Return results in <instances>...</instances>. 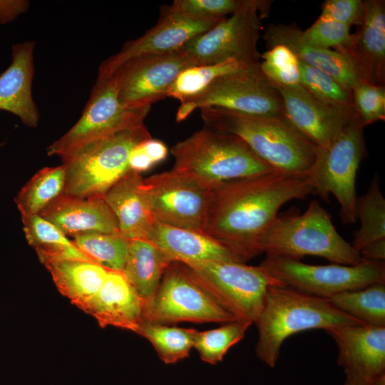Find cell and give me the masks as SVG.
Masks as SVG:
<instances>
[{"mask_svg":"<svg viewBox=\"0 0 385 385\" xmlns=\"http://www.w3.org/2000/svg\"><path fill=\"white\" fill-rule=\"evenodd\" d=\"M310 193L306 177L276 171L220 183L212 190L203 233L245 263L262 253L261 240L279 208Z\"/></svg>","mask_w":385,"mask_h":385,"instance_id":"obj_1","label":"cell"},{"mask_svg":"<svg viewBox=\"0 0 385 385\" xmlns=\"http://www.w3.org/2000/svg\"><path fill=\"white\" fill-rule=\"evenodd\" d=\"M356 216L361 225L353 235L351 245L359 252L374 241L385 239V199L376 174L366 192L356 197Z\"/></svg>","mask_w":385,"mask_h":385,"instance_id":"obj_31","label":"cell"},{"mask_svg":"<svg viewBox=\"0 0 385 385\" xmlns=\"http://www.w3.org/2000/svg\"><path fill=\"white\" fill-rule=\"evenodd\" d=\"M172 170L211 186L274 170L240 137L207 127L170 149Z\"/></svg>","mask_w":385,"mask_h":385,"instance_id":"obj_4","label":"cell"},{"mask_svg":"<svg viewBox=\"0 0 385 385\" xmlns=\"http://www.w3.org/2000/svg\"><path fill=\"white\" fill-rule=\"evenodd\" d=\"M73 241L91 262L110 270L123 271L128 252V240L119 232L81 234L73 237Z\"/></svg>","mask_w":385,"mask_h":385,"instance_id":"obj_33","label":"cell"},{"mask_svg":"<svg viewBox=\"0 0 385 385\" xmlns=\"http://www.w3.org/2000/svg\"><path fill=\"white\" fill-rule=\"evenodd\" d=\"M359 252L361 256L366 260L384 262L385 239H381L368 244Z\"/></svg>","mask_w":385,"mask_h":385,"instance_id":"obj_44","label":"cell"},{"mask_svg":"<svg viewBox=\"0 0 385 385\" xmlns=\"http://www.w3.org/2000/svg\"><path fill=\"white\" fill-rule=\"evenodd\" d=\"M197 329L143 322L137 334L148 339L160 359L166 364L188 357L193 348Z\"/></svg>","mask_w":385,"mask_h":385,"instance_id":"obj_32","label":"cell"},{"mask_svg":"<svg viewBox=\"0 0 385 385\" xmlns=\"http://www.w3.org/2000/svg\"><path fill=\"white\" fill-rule=\"evenodd\" d=\"M65 170L61 164L36 172L14 198L21 217L40 213L63 192Z\"/></svg>","mask_w":385,"mask_h":385,"instance_id":"obj_29","label":"cell"},{"mask_svg":"<svg viewBox=\"0 0 385 385\" xmlns=\"http://www.w3.org/2000/svg\"><path fill=\"white\" fill-rule=\"evenodd\" d=\"M212 107L252 116L284 117L280 94L263 73L260 62L217 78L202 91L180 103L175 120L181 122L197 108Z\"/></svg>","mask_w":385,"mask_h":385,"instance_id":"obj_8","label":"cell"},{"mask_svg":"<svg viewBox=\"0 0 385 385\" xmlns=\"http://www.w3.org/2000/svg\"><path fill=\"white\" fill-rule=\"evenodd\" d=\"M285 286L327 299L345 291L385 283V262L365 260L357 265H315L267 255L260 265Z\"/></svg>","mask_w":385,"mask_h":385,"instance_id":"obj_12","label":"cell"},{"mask_svg":"<svg viewBox=\"0 0 385 385\" xmlns=\"http://www.w3.org/2000/svg\"><path fill=\"white\" fill-rule=\"evenodd\" d=\"M39 215L67 236L119 232L115 217L103 197H81L62 193Z\"/></svg>","mask_w":385,"mask_h":385,"instance_id":"obj_23","label":"cell"},{"mask_svg":"<svg viewBox=\"0 0 385 385\" xmlns=\"http://www.w3.org/2000/svg\"><path fill=\"white\" fill-rule=\"evenodd\" d=\"M204 126L240 137L274 171L306 177L317 146L285 118L257 117L219 108H201Z\"/></svg>","mask_w":385,"mask_h":385,"instance_id":"obj_2","label":"cell"},{"mask_svg":"<svg viewBox=\"0 0 385 385\" xmlns=\"http://www.w3.org/2000/svg\"><path fill=\"white\" fill-rule=\"evenodd\" d=\"M196 66L181 48L132 58L111 75L121 104L130 109L151 107L167 97L168 90L183 70Z\"/></svg>","mask_w":385,"mask_h":385,"instance_id":"obj_15","label":"cell"},{"mask_svg":"<svg viewBox=\"0 0 385 385\" xmlns=\"http://www.w3.org/2000/svg\"><path fill=\"white\" fill-rule=\"evenodd\" d=\"M147 240L172 262L185 265L208 261L241 262L226 247L206 234L168 225L155 220Z\"/></svg>","mask_w":385,"mask_h":385,"instance_id":"obj_25","label":"cell"},{"mask_svg":"<svg viewBox=\"0 0 385 385\" xmlns=\"http://www.w3.org/2000/svg\"><path fill=\"white\" fill-rule=\"evenodd\" d=\"M364 13L351 43L338 52L346 56L363 81L384 86L385 1H364Z\"/></svg>","mask_w":385,"mask_h":385,"instance_id":"obj_19","label":"cell"},{"mask_svg":"<svg viewBox=\"0 0 385 385\" xmlns=\"http://www.w3.org/2000/svg\"><path fill=\"white\" fill-rule=\"evenodd\" d=\"M150 109L124 107L119 101L114 78L98 77L80 118L47 148V155L61 157L87 143L139 125Z\"/></svg>","mask_w":385,"mask_h":385,"instance_id":"obj_13","label":"cell"},{"mask_svg":"<svg viewBox=\"0 0 385 385\" xmlns=\"http://www.w3.org/2000/svg\"><path fill=\"white\" fill-rule=\"evenodd\" d=\"M235 320L237 319L215 299L188 265L173 262L146 304L143 322L172 325L183 322L225 324Z\"/></svg>","mask_w":385,"mask_h":385,"instance_id":"obj_9","label":"cell"},{"mask_svg":"<svg viewBox=\"0 0 385 385\" xmlns=\"http://www.w3.org/2000/svg\"><path fill=\"white\" fill-rule=\"evenodd\" d=\"M151 135L144 123L87 143L60 157L65 170L63 194L103 197L129 170L133 148Z\"/></svg>","mask_w":385,"mask_h":385,"instance_id":"obj_6","label":"cell"},{"mask_svg":"<svg viewBox=\"0 0 385 385\" xmlns=\"http://www.w3.org/2000/svg\"><path fill=\"white\" fill-rule=\"evenodd\" d=\"M21 220L26 239L43 265L65 260L91 261L73 240L41 215L21 217Z\"/></svg>","mask_w":385,"mask_h":385,"instance_id":"obj_28","label":"cell"},{"mask_svg":"<svg viewBox=\"0 0 385 385\" xmlns=\"http://www.w3.org/2000/svg\"><path fill=\"white\" fill-rule=\"evenodd\" d=\"M364 1L327 0L322 5L319 19L339 22L349 27L359 26L364 13Z\"/></svg>","mask_w":385,"mask_h":385,"instance_id":"obj_41","label":"cell"},{"mask_svg":"<svg viewBox=\"0 0 385 385\" xmlns=\"http://www.w3.org/2000/svg\"><path fill=\"white\" fill-rule=\"evenodd\" d=\"M344 385H352L349 381H346Z\"/></svg>","mask_w":385,"mask_h":385,"instance_id":"obj_46","label":"cell"},{"mask_svg":"<svg viewBox=\"0 0 385 385\" xmlns=\"http://www.w3.org/2000/svg\"><path fill=\"white\" fill-rule=\"evenodd\" d=\"M188 265L215 299L237 320L255 323L267 289L285 286L261 266L234 261H208Z\"/></svg>","mask_w":385,"mask_h":385,"instance_id":"obj_11","label":"cell"},{"mask_svg":"<svg viewBox=\"0 0 385 385\" xmlns=\"http://www.w3.org/2000/svg\"><path fill=\"white\" fill-rule=\"evenodd\" d=\"M255 323L259 334L256 355L270 367L275 366L284 340L294 334L364 324L338 309L324 298L287 286L268 288Z\"/></svg>","mask_w":385,"mask_h":385,"instance_id":"obj_3","label":"cell"},{"mask_svg":"<svg viewBox=\"0 0 385 385\" xmlns=\"http://www.w3.org/2000/svg\"><path fill=\"white\" fill-rule=\"evenodd\" d=\"M220 21L191 18L173 9L170 6L165 7L153 27L142 36L126 42L118 53L101 63L98 77L110 76L119 66L132 58L179 50L191 38L206 32Z\"/></svg>","mask_w":385,"mask_h":385,"instance_id":"obj_17","label":"cell"},{"mask_svg":"<svg viewBox=\"0 0 385 385\" xmlns=\"http://www.w3.org/2000/svg\"><path fill=\"white\" fill-rule=\"evenodd\" d=\"M260 250L267 255L296 260L317 256L344 265L366 260L339 234L329 212L316 200L302 214L278 213L262 237Z\"/></svg>","mask_w":385,"mask_h":385,"instance_id":"obj_5","label":"cell"},{"mask_svg":"<svg viewBox=\"0 0 385 385\" xmlns=\"http://www.w3.org/2000/svg\"><path fill=\"white\" fill-rule=\"evenodd\" d=\"M300 85L312 96L329 105L355 110L352 93L328 73L299 60Z\"/></svg>","mask_w":385,"mask_h":385,"instance_id":"obj_36","label":"cell"},{"mask_svg":"<svg viewBox=\"0 0 385 385\" xmlns=\"http://www.w3.org/2000/svg\"><path fill=\"white\" fill-rule=\"evenodd\" d=\"M154 219L203 232L211 186L170 170L143 179Z\"/></svg>","mask_w":385,"mask_h":385,"instance_id":"obj_14","label":"cell"},{"mask_svg":"<svg viewBox=\"0 0 385 385\" xmlns=\"http://www.w3.org/2000/svg\"><path fill=\"white\" fill-rule=\"evenodd\" d=\"M29 5L26 0H0V24L14 21L28 11Z\"/></svg>","mask_w":385,"mask_h":385,"instance_id":"obj_42","label":"cell"},{"mask_svg":"<svg viewBox=\"0 0 385 385\" xmlns=\"http://www.w3.org/2000/svg\"><path fill=\"white\" fill-rule=\"evenodd\" d=\"M355 110L365 126L385 118V87L365 81L351 91Z\"/></svg>","mask_w":385,"mask_h":385,"instance_id":"obj_38","label":"cell"},{"mask_svg":"<svg viewBox=\"0 0 385 385\" xmlns=\"http://www.w3.org/2000/svg\"><path fill=\"white\" fill-rule=\"evenodd\" d=\"M364 128L358 115L330 142L317 146L315 160L306 175L313 193L324 201H328L331 194L335 197L345 224L356 221L355 183L366 153Z\"/></svg>","mask_w":385,"mask_h":385,"instance_id":"obj_7","label":"cell"},{"mask_svg":"<svg viewBox=\"0 0 385 385\" xmlns=\"http://www.w3.org/2000/svg\"><path fill=\"white\" fill-rule=\"evenodd\" d=\"M260 68L273 84L292 86L300 84L299 59L287 46L274 45L260 55Z\"/></svg>","mask_w":385,"mask_h":385,"instance_id":"obj_37","label":"cell"},{"mask_svg":"<svg viewBox=\"0 0 385 385\" xmlns=\"http://www.w3.org/2000/svg\"><path fill=\"white\" fill-rule=\"evenodd\" d=\"M144 141L133 148L128 161L129 170L140 174L148 170L155 165L144 145Z\"/></svg>","mask_w":385,"mask_h":385,"instance_id":"obj_43","label":"cell"},{"mask_svg":"<svg viewBox=\"0 0 385 385\" xmlns=\"http://www.w3.org/2000/svg\"><path fill=\"white\" fill-rule=\"evenodd\" d=\"M326 299L366 324L385 327V283L345 291Z\"/></svg>","mask_w":385,"mask_h":385,"instance_id":"obj_30","label":"cell"},{"mask_svg":"<svg viewBox=\"0 0 385 385\" xmlns=\"http://www.w3.org/2000/svg\"><path fill=\"white\" fill-rule=\"evenodd\" d=\"M59 292L83 311L102 286L108 269L93 262L65 260L44 265Z\"/></svg>","mask_w":385,"mask_h":385,"instance_id":"obj_26","label":"cell"},{"mask_svg":"<svg viewBox=\"0 0 385 385\" xmlns=\"http://www.w3.org/2000/svg\"><path fill=\"white\" fill-rule=\"evenodd\" d=\"M35 43L12 46L11 63L0 75V110L16 115L29 128L37 127L39 111L32 95Z\"/></svg>","mask_w":385,"mask_h":385,"instance_id":"obj_21","label":"cell"},{"mask_svg":"<svg viewBox=\"0 0 385 385\" xmlns=\"http://www.w3.org/2000/svg\"><path fill=\"white\" fill-rule=\"evenodd\" d=\"M303 38L309 43L339 51L351 42L350 27L330 20L318 19L307 30L302 31Z\"/></svg>","mask_w":385,"mask_h":385,"instance_id":"obj_39","label":"cell"},{"mask_svg":"<svg viewBox=\"0 0 385 385\" xmlns=\"http://www.w3.org/2000/svg\"><path fill=\"white\" fill-rule=\"evenodd\" d=\"M272 85L282 98L284 118L317 146L330 142L358 116L354 110L337 108L317 99L300 84Z\"/></svg>","mask_w":385,"mask_h":385,"instance_id":"obj_18","label":"cell"},{"mask_svg":"<svg viewBox=\"0 0 385 385\" xmlns=\"http://www.w3.org/2000/svg\"><path fill=\"white\" fill-rule=\"evenodd\" d=\"M302 31L296 25L271 24L263 38L269 48L277 44L288 47L299 61L328 73L349 91L363 81L346 56L307 43Z\"/></svg>","mask_w":385,"mask_h":385,"instance_id":"obj_22","label":"cell"},{"mask_svg":"<svg viewBox=\"0 0 385 385\" xmlns=\"http://www.w3.org/2000/svg\"><path fill=\"white\" fill-rule=\"evenodd\" d=\"M146 303L122 272L108 270L106 279L85 312L103 327L138 332L144 321Z\"/></svg>","mask_w":385,"mask_h":385,"instance_id":"obj_20","label":"cell"},{"mask_svg":"<svg viewBox=\"0 0 385 385\" xmlns=\"http://www.w3.org/2000/svg\"><path fill=\"white\" fill-rule=\"evenodd\" d=\"M251 324L252 323L247 321L235 320L215 329L201 332L197 330L193 348L203 361L217 364L232 346L243 339Z\"/></svg>","mask_w":385,"mask_h":385,"instance_id":"obj_35","label":"cell"},{"mask_svg":"<svg viewBox=\"0 0 385 385\" xmlns=\"http://www.w3.org/2000/svg\"><path fill=\"white\" fill-rule=\"evenodd\" d=\"M140 173L128 171L103 197L117 220L120 233L127 240H147L155 219Z\"/></svg>","mask_w":385,"mask_h":385,"instance_id":"obj_24","label":"cell"},{"mask_svg":"<svg viewBox=\"0 0 385 385\" xmlns=\"http://www.w3.org/2000/svg\"><path fill=\"white\" fill-rule=\"evenodd\" d=\"M144 145L155 165L166 158L168 150L162 141L151 137L144 141Z\"/></svg>","mask_w":385,"mask_h":385,"instance_id":"obj_45","label":"cell"},{"mask_svg":"<svg viewBox=\"0 0 385 385\" xmlns=\"http://www.w3.org/2000/svg\"><path fill=\"white\" fill-rule=\"evenodd\" d=\"M171 262L149 240H129L127 259L122 273L147 304L154 297L163 274Z\"/></svg>","mask_w":385,"mask_h":385,"instance_id":"obj_27","label":"cell"},{"mask_svg":"<svg viewBox=\"0 0 385 385\" xmlns=\"http://www.w3.org/2000/svg\"><path fill=\"white\" fill-rule=\"evenodd\" d=\"M245 66L247 65L231 59L214 64L189 67L178 75L168 90L167 97L182 103L202 91L217 78Z\"/></svg>","mask_w":385,"mask_h":385,"instance_id":"obj_34","label":"cell"},{"mask_svg":"<svg viewBox=\"0 0 385 385\" xmlns=\"http://www.w3.org/2000/svg\"><path fill=\"white\" fill-rule=\"evenodd\" d=\"M270 1L242 0L229 18L188 41L181 49L196 66L234 59L250 65L260 62L257 50L262 24Z\"/></svg>","mask_w":385,"mask_h":385,"instance_id":"obj_10","label":"cell"},{"mask_svg":"<svg viewBox=\"0 0 385 385\" xmlns=\"http://www.w3.org/2000/svg\"><path fill=\"white\" fill-rule=\"evenodd\" d=\"M242 0H176L170 7L191 18L222 21L233 14Z\"/></svg>","mask_w":385,"mask_h":385,"instance_id":"obj_40","label":"cell"},{"mask_svg":"<svg viewBox=\"0 0 385 385\" xmlns=\"http://www.w3.org/2000/svg\"><path fill=\"white\" fill-rule=\"evenodd\" d=\"M338 348L337 362L352 385H385V327L366 324L326 331Z\"/></svg>","mask_w":385,"mask_h":385,"instance_id":"obj_16","label":"cell"}]
</instances>
